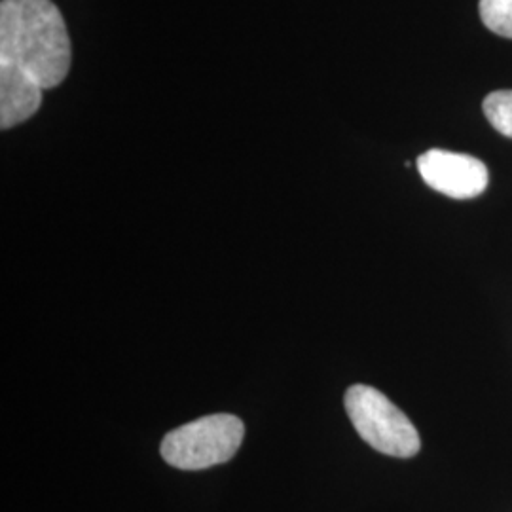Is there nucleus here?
Masks as SVG:
<instances>
[{
  "instance_id": "obj_1",
  "label": "nucleus",
  "mask_w": 512,
  "mask_h": 512,
  "mask_svg": "<svg viewBox=\"0 0 512 512\" xmlns=\"http://www.w3.org/2000/svg\"><path fill=\"white\" fill-rule=\"evenodd\" d=\"M71 69V38L52 0H2L0 71L19 74L40 90L59 86Z\"/></svg>"
},
{
  "instance_id": "obj_2",
  "label": "nucleus",
  "mask_w": 512,
  "mask_h": 512,
  "mask_svg": "<svg viewBox=\"0 0 512 512\" xmlns=\"http://www.w3.org/2000/svg\"><path fill=\"white\" fill-rule=\"evenodd\" d=\"M346 410L355 431L374 450L393 458H412L420 452V435L414 423L382 391L351 385L346 393Z\"/></svg>"
},
{
  "instance_id": "obj_3",
  "label": "nucleus",
  "mask_w": 512,
  "mask_h": 512,
  "mask_svg": "<svg viewBox=\"0 0 512 512\" xmlns=\"http://www.w3.org/2000/svg\"><path fill=\"white\" fill-rule=\"evenodd\" d=\"M243 437V421L232 414H213L171 431L162 442V456L183 471L209 469L234 458Z\"/></svg>"
},
{
  "instance_id": "obj_4",
  "label": "nucleus",
  "mask_w": 512,
  "mask_h": 512,
  "mask_svg": "<svg viewBox=\"0 0 512 512\" xmlns=\"http://www.w3.org/2000/svg\"><path fill=\"white\" fill-rule=\"evenodd\" d=\"M418 171L427 186L454 200H471L488 186V169L478 158L431 148L418 158Z\"/></svg>"
},
{
  "instance_id": "obj_5",
  "label": "nucleus",
  "mask_w": 512,
  "mask_h": 512,
  "mask_svg": "<svg viewBox=\"0 0 512 512\" xmlns=\"http://www.w3.org/2000/svg\"><path fill=\"white\" fill-rule=\"evenodd\" d=\"M42 92L31 80L0 71V128H14L35 116L42 103Z\"/></svg>"
},
{
  "instance_id": "obj_6",
  "label": "nucleus",
  "mask_w": 512,
  "mask_h": 512,
  "mask_svg": "<svg viewBox=\"0 0 512 512\" xmlns=\"http://www.w3.org/2000/svg\"><path fill=\"white\" fill-rule=\"evenodd\" d=\"M480 18L499 37L512 38V0H480Z\"/></svg>"
},
{
  "instance_id": "obj_7",
  "label": "nucleus",
  "mask_w": 512,
  "mask_h": 512,
  "mask_svg": "<svg viewBox=\"0 0 512 512\" xmlns=\"http://www.w3.org/2000/svg\"><path fill=\"white\" fill-rule=\"evenodd\" d=\"M484 114L501 135L512 139V90H499L484 99Z\"/></svg>"
}]
</instances>
